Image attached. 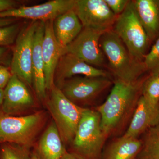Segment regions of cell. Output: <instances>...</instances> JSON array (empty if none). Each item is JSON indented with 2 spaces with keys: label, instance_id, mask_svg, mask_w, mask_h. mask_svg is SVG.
I'll list each match as a JSON object with an SVG mask.
<instances>
[{
  "label": "cell",
  "instance_id": "cell-23",
  "mask_svg": "<svg viewBox=\"0 0 159 159\" xmlns=\"http://www.w3.org/2000/svg\"><path fill=\"white\" fill-rule=\"evenodd\" d=\"M31 148L11 143L0 146V159H31Z\"/></svg>",
  "mask_w": 159,
  "mask_h": 159
},
{
  "label": "cell",
  "instance_id": "cell-20",
  "mask_svg": "<svg viewBox=\"0 0 159 159\" xmlns=\"http://www.w3.org/2000/svg\"><path fill=\"white\" fill-rule=\"evenodd\" d=\"M142 146L141 139L122 135L104 147L101 159H137Z\"/></svg>",
  "mask_w": 159,
  "mask_h": 159
},
{
  "label": "cell",
  "instance_id": "cell-30",
  "mask_svg": "<svg viewBox=\"0 0 159 159\" xmlns=\"http://www.w3.org/2000/svg\"><path fill=\"white\" fill-rule=\"evenodd\" d=\"M61 159H84L76 154L67 151Z\"/></svg>",
  "mask_w": 159,
  "mask_h": 159
},
{
  "label": "cell",
  "instance_id": "cell-7",
  "mask_svg": "<svg viewBox=\"0 0 159 159\" xmlns=\"http://www.w3.org/2000/svg\"><path fill=\"white\" fill-rule=\"evenodd\" d=\"M113 83L109 77L76 76L66 80L59 89L70 101L83 107L96 101Z\"/></svg>",
  "mask_w": 159,
  "mask_h": 159
},
{
  "label": "cell",
  "instance_id": "cell-19",
  "mask_svg": "<svg viewBox=\"0 0 159 159\" xmlns=\"http://www.w3.org/2000/svg\"><path fill=\"white\" fill-rule=\"evenodd\" d=\"M137 15L150 42L159 36V0L133 1Z\"/></svg>",
  "mask_w": 159,
  "mask_h": 159
},
{
  "label": "cell",
  "instance_id": "cell-12",
  "mask_svg": "<svg viewBox=\"0 0 159 159\" xmlns=\"http://www.w3.org/2000/svg\"><path fill=\"white\" fill-rule=\"evenodd\" d=\"M35 106L34 98L27 84L13 74L4 89L2 114L9 116H25Z\"/></svg>",
  "mask_w": 159,
  "mask_h": 159
},
{
  "label": "cell",
  "instance_id": "cell-4",
  "mask_svg": "<svg viewBox=\"0 0 159 159\" xmlns=\"http://www.w3.org/2000/svg\"><path fill=\"white\" fill-rule=\"evenodd\" d=\"M107 138L101 127V117L96 110L86 108L68 151L84 159H101Z\"/></svg>",
  "mask_w": 159,
  "mask_h": 159
},
{
  "label": "cell",
  "instance_id": "cell-31",
  "mask_svg": "<svg viewBox=\"0 0 159 159\" xmlns=\"http://www.w3.org/2000/svg\"><path fill=\"white\" fill-rule=\"evenodd\" d=\"M7 52L6 47H0V61L2 60Z\"/></svg>",
  "mask_w": 159,
  "mask_h": 159
},
{
  "label": "cell",
  "instance_id": "cell-9",
  "mask_svg": "<svg viewBox=\"0 0 159 159\" xmlns=\"http://www.w3.org/2000/svg\"><path fill=\"white\" fill-rule=\"evenodd\" d=\"M74 9L83 28L103 32L113 29L117 17L104 0H76Z\"/></svg>",
  "mask_w": 159,
  "mask_h": 159
},
{
  "label": "cell",
  "instance_id": "cell-6",
  "mask_svg": "<svg viewBox=\"0 0 159 159\" xmlns=\"http://www.w3.org/2000/svg\"><path fill=\"white\" fill-rule=\"evenodd\" d=\"M112 29L124 43L132 57L143 62L151 42L139 20L133 1H129L124 11L117 16Z\"/></svg>",
  "mask_w": 159,
  "mask_h": 159
},
{
  "label": "cell",
  "instance_id": "cell-28",
  "mask_svg": "<svg viewBox=\"0 0 159 159\" xmlns=\"http://www.w3.org/2000/svg\"><path fill=\"white\" fill-rule=\"evenodd\" d=\"M18 7V3L12 0H0V12Z\"/></svg>",
  "mask_w": 159,
  "mask_h": 159
},
{
  "label": "cell",
  "instance_id": "cell-35",
  "mask_svg": "<svg viewBox=\"0 0 159 159\" xmlns=\"http://www.w3.org/2000/svg\"></svg>",
  "mask_w": 159,
  "mask_h": 159
},
{
  "label": "cell",
  "instance_id": "cell-17",
  "mask_svg": "<svg viewBox=\"0 0 159 159\" xmlns=\"http://www.w3.org/2000/svg\"><path fill=\"white\" fill-rule=\"evenodd\" d=\"M34 151L39 159H61L67 151L54 121L43 133Z\"/></svg>",
  "mask_w": 159,
  "mask_h": 159
},
{
  "label": "cell",
  "instance_id": "cell-2",
  "mask_svg": "<svg viewBox=\"0 0 159 159\" xmlns=\"http://www.w3.org/2000/svg\"><path fill=\"white\" fill-rule=\"evenodd\" d=\"M99 44L115 79L134 82L147 71L144 63L139 62L132 57L124 43L113 29L102 34Z\"/></svg>",
  "mask_w": 159,
  "mask_h": 159
},
{
  "label": "cell",
  "instance_id": "cell-25",
  "mask_svg": "<svg viewBox=\"0 0 159 159\" xmlns=\"http://www.w3.org/2000/svg\"><path fill=\"white\" fill-rule=\"evenodd\" d=\"M19 24L0 27V47L12 44L16 40L20 31Z\"/></svg>",
  "mask_w": 159,
  "mask_h": 159
},
{
  "label": "cell",
  "instance_id": "cell-34",
  "mask_svg": "<svg viewBox=\"0 0 159 159\" xmlns=\"http://www.w3.org/2000/svg\"><path fill=\"white\" fill-rule=\"evenodd\" d=\"M157 74L159 80V71L157 73Z\"/></svg>",
  "mask_w": 159,
  "mask_h": 159
},
{
  "label": "cell",
  "instance_id": "cell-13",
  "mask_svg": "<svg viewBox=\"0 0 159 159\" xmlns=\"http://www.w3.org/2000/svg\"><path fill=\"white\" fill-rule=\"evenodd\" d=\"M76 76L111 77L109 72L91 66L74 54L66 53L61 57L55 70L54 85L60 89L66 80Z\"/></svg>",
  "mask_w": 159,
  "mask_h": 159
},
{
  "label": "cell",
  "instance_id": "cell-8",
  "mask_svg": "<svg viewBox=\"0 0 159 159\" xmlns=\"http://www.w3.org/2000/svg\"><path fill=\"white\" fill-rule=\"evenodd\" d=\"M39 23V21H32L20 31L16 40L11 61V73L30 86L33 84V43Z\"/></svg>",
  "mask_w": 159,
  "mask_h": 159
},
{
  "label": "cell",
  "instance_id": "cell-15",
  "mask_svg": "<svg viewBox=\"0 0 159 159\" xmlns=\"http://www.w3.org/2000/svg\"><path fill=\"white\" fill-rule=\"evenodd\" d=\"M45 21H40L34 34L32 60V85L37 98L41 101H46L47 99L44 65L42 51Z\"/></svg>",
  "mask_w": 159,
  "mask_h": 159
},
{
  "label": "cell",
  "instance_id": "cell-5",
  "mask_svg": "<svg viewBox=\"0 0 159 159\" xmlns=\"http://www.w3.org/2000/svg\"><path fill=\"white\" fill-rule=\"evenodd\" d=\"M46 106L66 147L73 142L77 127L86 108L78 106L70 101L59 88L54 85L50 91Z\"/></svg>",
  "mask_w": 159,
  "mask_h": 159
},
{
  "label": "cell",
  "instance_id": "cell-26",
  "mask_svg": "<svg viewBox=\"0 0 159 159\" xmlns=\"http://www.w3.org/2000/svg\"><path fill=\"white\" fill-rule=\"evenodd\" d=\"M109 8L116 16L122 14L129 3L128 0H104Z\"/></svg>",
  "mask_w": 159,
  "mask_h": 159
},
{
  "label": "cell",
  "instance_id": "cell-27",
  "mask_svg": "<svg viewBox=\"0 0 159 159\" xmlns=\"http://www.w3.org/2000/svg\"><path fill=\"white\" fill-rule=\"evenodd\" d=\"M12 75L11 70L5 66L0 65V89H5Z\"/></svg>",
  "mask_w": 159,
  "mask_h": 159
},
{
  "label": "cell",
  "instance_id": "cell-33",
  "mask_svg": "<svg viewBox=\"0 0 159 159\" xmlns=\"http://www.w3.org/2000/svg\"><path fill=\"white\" fill-rule=\"evenodd\" d=\"M31 159H39V157L38 156L37 154H36L34 151L31 152Z\"/></svg>",
  "mask_w": 159,
  "mask_h": 159
},
{
  "label": "cell",
  "instance_id": "cell-18",
  "mask_svg": "<svg viewBox=\"0 0 159 159\" xmlns=\"http://www.w3.org/2000/svg\"><path fill=\"white\" fill-rule=\"evenodd\" d=\"M83 28L74 9L61 15L53 21V29L56 39L60 45L64 48L75 39Z\"/></svg>",
  "mask_w": 159,
  "mask_h": 159
},
{
  "label": "cell",
  "instance_id": "cell-21",
  "mask_svg": "<svg viewBox=\"0 0 159 159\" xmlns=\"http://www.w3.org/2000/svg\"><path fill=\"white\" fill-rule=\"evenodd\" d=\"M138 159H159V123L144 133Z\"/></svg>",
  "mask_w": 159,
  "mask_h": 159
},
{
  "label": "cell",
  "instance_id": "cell-10",
  "mask_svg": "<svg viewBox=\"0 0 159 159\" xmlns=\"http://www.w3.org/2000/svg\"><path fill=\"white\" fill-rule=\"evenodd\" d=\"M104 32L83 28L75 39L66 47V53H70L91 66H105V56L100 48L99 41Z\"/></svg>",
  "mask_w": 159,
  "mask_h": 159
},
{
  "label": "cell",
  "instance_id": "cell-3",
  "mask_svg": "<svg viewBox=\"0 0 159 159\" xmlns=\"http://www.w3.org/2000/svg\"><path fill=\"white\" fill-rule=\"evenodd\" d=\"M43 111L23 116L0 115V144L11 143L31 148L45 125Z\"/></svg>",
  "mask_w": 159,
  "mask_h": 159
},
{
  "label": "cell",
  "instance_id": "cell-16",
  "mask_svg": "<svg viewBox=\"0 0 159 159\" xmlns=\"http://www.w3.org/2000/svg\"><path fill=\"white\" fill-rule=\"evenodd\" d=\"M159 123V108L151 106L141 96L130 123L122 135L139 139L148 129Z\"/></svg>",
  "mask_w": 159,
  "mask_h": 159
},
{
  "label": "cell",
  "instance_id": "cell-22",
  "mask_svg": "<svg viewBox=\"0 0 159 159\" xmlns=\"http://www.w3.org/2000/svg\"><path fill=\"white\" fill-rule=\"evenodd\" d=\"M142 96L151 106L159 108V80L157 74L150 73L147 76L142 87Z\"/></svg>",
  "mask_w": 159,
  "mask_h": 159
},
{
  "label": "cell",
  "instance_id": "cell-32",
  "mask_svg": "<svg viewBox=\"0 0 159 159\" xmlns=\"http://www.w3.org/2000/svg\"><path fill=\"white\" fill-rule=\"evenodd\" d=\"M4 89H0V115L2 114V107L4 100Z\"/></svg>",
  "mask_w": 159,
  "mask_h": 159
},
{
  "label": "cell",
  "instance_id": "cell-14",
  "mask_svg": "<svg viewBox=\"0 0 159 159\" xmlns=\"http://www.w3.org/2000/svg\"><path fill=\"white\" fill-rule=\"evenodd\" d=\"M54 20L45 22V31L42 44V51L45 77L46 89L50 91L54 86L55 70L61 57L66 53V48L60 45L55 37Z\"/></svg>",
  "mask_w": 159,
  "mask_h": 159
},
{
  "label": "cell",
  "instance_id": "cell-11",
  "mask_svg": "<svg viewBox=\"0 0 159 159\" xmlns=\"http://www.w3.org/2000/svg\"><path fill=\"white\" fill-rule=\"evenodd\" d=\"M76 0H52L40 5L21 6L0 12V18H23L32 21L54 20L61 15L74 9Z\"/></svg>",
  "mask_w": 159,
  "mask_h": 159
},
{
  "label": "cell",
  "instance_id": "cell-29",
  "mask_svg": "<svg viewBox=\"0 0 159 159\" xmlns=\"http://www.w3.org/2000/svg\"><path fill=\"white\" fill-rule=\"evenodd\" d=\"M16 21L14 18H0V27L12 25L15 24Z\"/></svg>",
  "mask_w": 159,
  "mask_h": 159
},
{
  "label": "cell",
  "instance_id": "cell-24",
  "mask_svg": "<svg viewBox=\"0 0 159 159\" xmlns=\"http://www.w3.org/2000/svg\"><path fill=\"white\" fill-rule=\"evenodd\" d=\"M147 71L157 74L159 71V36L149 51L145 55L143 61Z\"/></svg>",
  "mask_w": 159,
  "mask_h": 159
},
{
  "label": "cell",
  "instance_id": "cell-1",
  "mask_svg": "<svg viewBox=\"0 0 159 159\" xmlns=\"http://www.w3.org/2000/svg\"><path fill=\"white\" fill-rule=\"evenodd\" d=\"M147 77H142L132 83L113 80V87L106 100L95 109L100 115L101 129L107 139L119 134L128 126Z\"/></svg>",
  "mask_w": 159,
  "mask_h": 159
}]
</instances>
